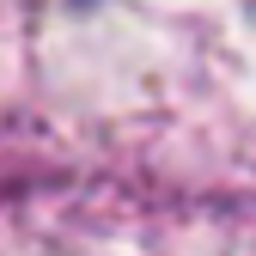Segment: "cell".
Here are the masks:
<instances>
[{"mask_svg":"<svg viewBox=\"0 0 256 256\" xmlns=\"http://www.w3.org/2000/svg\"><path fill=\"white\" fill-rule=\"evenodd\" d=\"M80 37L110 30L116 80L86 110L104 140L165 158L256 165V0H68Z\"/></svg>","mask_w":256,"mask_h":256,"instance_id":"1","label":"cell"}]
</instances>
